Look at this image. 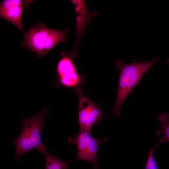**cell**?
<instances>
[{
  "mask_svg": "<svg viewBox=\"0 0 169 169\" xmlns=\"http://www.w3.org/2000/svg\"><path fill=\"white\" fill-rule=\"evenodd\" d=\"M160 58V56H157L151 61L144 62H137L135 59L130 64H125L118 59L115 60V65L119 71V80L115 104L111 111L112 113L116 116L120 115L124 100Z\"/></svg>",
  "mask_w": 169,
  "mask_h": 169,
  "instance_id": "obj_1",
  "label": "cell"
},
{
  "mask_svg": "<svg viewBox=\"0 0 169 169\" xmlns=\"http://www.w3.org/2000/svg\"><path fill=\"white\" fill-rule=\"evenodd\" d=\"M48 114V109L44 107L33 116L21 120V131L13 143L15 148V160L32 150L38 151L43 154L47 151L42 143L41 134L45 123L44 116Z\"/></svg>",
  "mask_w": 169,
  "mask_h": 169,
  "instance_id": "obj_2",
  "label": "cell"
},
{
  "mask_svg": "<svg viewBox=\"0 0 169 169\" xmlns=\"http://www.w3.org/2000/svg\"><path fill=\"white\" fill-rule=\"evenodd\" d=\"M68 30H57L47 28L44 24H37L25 34L21 46L35 52L43 57L61 42L67 41Z\"/></svg>",
  "mask_w": 169,
  "mask_h": 169,
  "instance_id": "obj_3",
  "label": "cell"
},
{
  "mask_svg": "<svg viewBox=\"0 0 169 169\" xmlns=\"http://www.w3.org/2000/svg\"><path fill=\"white\" fill-rule=\"evenodd\" d=\"M108 139L107 136L97 139L91 135L90 131L80 130L76 136H69L67 142L77 147V154L75 160L87 161L91 163L94 169H100L97 161L99 148L100 144Z\"/></svg>",
  "mask_w": 169,
  "mask_h": 169,
  "instance_id": "obj_4",
  "label": "cell"
},
{
  "mask_svg": "<svg viewBox=\"0 0 169 169\" xmlns=\"http://www.w3.org/2000/svg\"><path fill=\"white\" fill-rule=\"evenodd\" d=\"M79 99L78 122L80 130L90 131L93 126L106 118L100 106L89 100L83 94L81 88L75 89Z\"/></svg>",
  "mask_w": 169,
  "mask_h": 169,
  "instance_id": "obj_5",
  "label": "cell"
},
{
  "mask_svg": "<svg viewBox=\"0 0 169 169\" xmlns=\"http://www.w3.org/2000/svg\"><path fill=\"white\" fill-rule=\"evenodd\" d=\"M56 68L58 84L69 88L80 87L84 82V77L79 74L69 55L63 54Z\"/></svg>",
  "mask_w": 169,
  "mask_h": 169,
  "instance_id": "obj_6",
  "label": "cell"
},
{
  "mask_svg": "<svg viewBox=\"0 0 169 169\" xmlns=\"http://www.w3.org/2000/svg\"><path fill=\"white\" fill-rule=\"evenodd\" d=\"M32 1L5 0L0 4V16L14 25L22 32H24L22 17L24 8Z\"/></svg>",
  "mask_w": 169,
  "mask_h": 169,
  "instance_id": "obj_7",
  "label": "cell"
},
{
  "mask_svg": "<svg viewBox=\"0 0 169 169\" xmlns=\"http://www.w3.org/2000/svg\"><path fill=\"white\" fill-rule=\"evenodd\" d=\"M76 13V38L74 48L70 53V55L77 57L76 49L79 44L83 33L87 24L92 17L96 14L95 12L89 11L83 0H72Z\"/></svg>",
  "mask_w": 169,
  "mask_h": 169,
  "instance_id": "obj_8",
  "label": "cell"
},
{
  "mask_svg": "<svg viewBox=\"0 0 169 169\" xmlns=\"http://www.w3.org/2000/svg\"><path fill=\"white\" fill-rule=\"evenodd\" d=\"M157 120L160 123V128L155 134L157 136L161 133L164 135L159 139L158 142L161 144L169 142V114L166 112L160 113Z\"/></svg>",
  "mask_w": 169,
  "mask_h": 169,
  "instance_id": "obj_9",
  "label": "cell"
},
{
  "mask_svg": "<svg viewBox=\"0 0 169 169\" xmlns=\"http://www.w3.org/2000/svg\"><path fill=\"white\" fill-rule=\"evenodd\" d=\"M46 162L45 169H67L69 164L73 160L64 161L49 153L47 151L43 154Z\"/></svg>",
  "mask_w": 169,
  "mask_h": 169,
  "instance_id": "obj_10",
  "label": "cell"
},
{
  "mask_svg": "<svg viewBox=\"0 0 169 169\" xmlns=\"http://www.w3.org/2000/svg\"><path fill=\"white\" fill-rule=\"evenodd\" d=\"M159 145L157 142L149 152L144 169H158L156 162L154 156V153L156 149Z\"/></svg>",
  "mask_w": 169,
  "mask_h": 169,
  "instance_id": "obj_11",
  "label": "cell"
},
{
  "mask_svg": "<svg viewBox=\"0 0 169 169\" xmlns=\"http://www.w3.org/2000/svg\"><path fill=\"white\" fill-rule=\"evenodd\" d=\"M165 63L166 64L169 65V58L165 60Z\"/></svg>",
  "mask_w": 169,
  "mask_h": 169,
  "instance_id": "obj_12",
  "label": "cell"
}]
</instances>
